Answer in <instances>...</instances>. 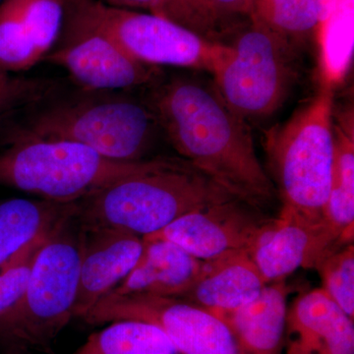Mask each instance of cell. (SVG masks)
Returning a JSON list of instances; mask_svg holds the SVG:
<instances>
[{"instance_id":"obj_1","label":"cell","mask_w":354,"mask_h":354,"mask_svg":"<svg viewBox=\"0 0 354 354\" xmlns=\"http://www.w3.org/2000/svg\"><path fill=\"white\" fill-rule=\"evenodd\" d=\"M143 90L179 157L246 204L262 209L274 202L276 188L256 153L248 121L225 102L213 80L162 72Z\"/></svg>"},{"instance_id":"obj_2","label":"cell","mask_w":354,"mask_h":354,"mask_svg":"<svg viewBox=\"0 0 354 354\" xmlns=\"http://www.w3.org/2000/svg\"><path fill=\"white\" fill-rule=\"evenodd\" d=\"M137 93L90 90L60 82L0 129V143L66 141L111 160H143L162 133L146 97Z\"/></svg>"},{"instance_id":"obj_3","label":"cell","mask_w":354,"mask_h":354,"mask_svg":"<svg viewBox=\"0 0 354 354\" xmlns=\"http://www.w3.org/2000/svg\"><path fill=\"white\" fill-rule=\"evenodd\" d=\"M236 199L181 157L147 158L130 176L77 201L85 230L118 228L148 236L191 212Z\"/></svg>"},{"instance_id":"obj_4","label":"cell","mask_w":354,"mask_h":354,"mask_svg":"<svg viewBox=\"0 0 354 354\" xmlns=\"http://www.w3.org/2000/svg\"><path fill=\"white\" fill-rule=\"evenodd\" d=\"M334 88L321 86L286 122L265 133L269 176L281 211L321 225L334 160Z\"/></svg>"},{"instance_id":"obj_5","label":"cell","mask_w":354,"mask_h":354,"mask_svg":"<svg viewBox=\"0 0 354 354\" xmlns=\"http://www.w3.org/2000/svg\"><path fill=\"white\" fill-rule=\"evenodd\" d=\"M82 245L75 214L51 232L22 297L0 315V346L6 354L50 351L74 318Z\"/></svg>"},{"instance_id":"obj_6","label":"cell","mask_w":354,"mask_h":354,"mask_svg":"<svg viewBox=\"0 0 354 354\" xmlns=\"http://www.w3.org/2000/svg\"><path fill=\"white\" fill-rule=\"evenodd\" d=\"M6 147L0 152V185L64 203L78 201L130 176L145 160H111L66 141L26 140Z\"/></svg>"},{"instance_id":"obj_7","label":"cell","mask_w":354,"mask_h":354,"mask_svg":"<svg viewBox=\"0 0 354 354\" xmlns=\"http://www.w3.org/2000/svg\"><path fill=\"white\" fill-rule=\"evenodd\" d=\"M230 46L234 53L214 72V83L244 120H266L283 106L297 80L298 50L254 20Z\"/></svg>"},{"instance_id":"obj_8","label":"cell","mask_w":354,"mask_h":354,"mask_svg":"<svg viewBox=\"0 0 354 354\" xmlns=\"http://www.w3.org/2000/svg\"><path fill=\"white\" fill-rule=\"evenodd\" d=\"M68 1L144 64L205 70L213 74L234 53L230 44L206 38L162 16L115 8L99 0Z\"/></svg>"},{"instance_id":"obj_9","label":"cell","mask_w":354,"mask_h":354,"mask_svg":"<svg viewBox=\"0 0 354 354\" xmlns=\"http://www.w3.org/2000/svg\"><path fill=\"white\" fill-rule=\"evenodd\" d=\"M41 62L62 67L72 84L90 90H139L162 73L160 67L142 64L128 55L68 0L59 35Z\"/></svg>"},{"instance_id":"obj_10","label":"cell","mask_w":354,"mask_h":354,"mask_svg":"<svg viewBox=\"0 0 354 354\" xmlns=\"http://www.w3.org/2000/svg\"><path fill=\"white\" fill-rule=\"evenodd\" d=\"M83 320L90 325L121 320L152 324L179 354H245L221 317L179 298L108 295Z\"/></svg>"},{"instance_id":"obj_11","label":"cell","mask_w":354,"mask_h":354,"mask_svg":"<svg viewBox=\"0 0 354 354\" xmlns=\"http://www.w3.org/2000/svg\"><path fill=\"white\" fill-rule=\"evenodd\" d=\"M271 218L259 208L232 199L186 214L143 239L171 241L207 262L239 251L248 252Z\"/></svg>"},{"instance_id":"obj_12","label":"cell","mask_w":354,"mask_h":354,"mask_svg":"<svg viewBox=\"0 0 354 354\" xmlns=\"http://www.w3.org/2000/svg\"><path fill=\"white\" fill-rule=\"evenodd\" d=\"M143 249V237L128 230H83L74 318L83 319L102 297L120 285L138 263Z\"/></svg>"},{"instance_id":"obj_13","label":"cell","mask_w":354,"mask_h":354,"mask_svg":"<svg viewBox=\"0 0 354 354\" xmlns=\"http://www.w3.org/2000/svg\"><path fill=\"white\" fill-rule=\"evenodd\" d=\"M286 354H354L353 319L323 288L302 292L286 316Z\"/></svg>"},{"instance_id":"obj_14","label":"cell","mask_w":354,"mask_h":354,"mask_svg":"<svg viewBox=\"0 0 354 354\" xmlns=\"http://www.w3.org/2000/svg\"><path fill=\"white\" fill-rule=\"evenodd\" d=\"M353 111L337 114L333 122L334 160L329 194L317 236L314 266L326 254L353 243L354 123Z\"/></svg>"},{"instance_id":"obj_15","label":"cell","mask_w":354,"mask_h":354,"mask_svg":"<svg viewBox=\"0 0 354 354\" xmlns=\"http://www.w3.org/2000/svg\"><path fill=\"white\" fill-rule=\"evenodd\" d=\"M203 266V261L171 241L144 239L138 263L109 295L181 298L196 283Z\"/></svg>"},{"instance_id":"obj_16","label":"cell","mask_w":354,"mask_h":354,"mask_svg":"<svg viewBox=\"0 0 354 354\" xmlns=\"http://www.w3.org/2000/svg\"><path fill=\"white\" fill-rule=\"evenodd\" d=\"M320 225L279 212L260 230L248 253L265 283L286 279L299 268L312 269Z\"/></svg>"},{"instance_id":"obj_17","label":"cell","mask_w":354,"mask_h":354,"mask_svg":"<svg viewBox=\"0 0 354 354\" xmlns=\"http://www.w3.org/2000/svg\"><path fill=\"white\" fill-rule=\"evenodd\" d=\"M267 285L247 251L204 262L191 290L179 299L213 313L239 308L257 297Z\"/></svg>"},{"instance_id":"obj_18","label":"cell","mask_w":354,"mask_h":354,"mask_svg":"<svg viewBox=\"0 0 354 354\" xmlns=\"http://www.w3.org/2000/svg\"><path fill=\"white\" fill-rule=\"evenodd\" d=\"M288 293L286 279H281L239 308L214 314L227 324L244 353L281 354Z\"/></svg>"},{"instance_id":"obj_19","label":"cell","mask_w":354,"mask_h":354,"mask_svg":"<svg viewBox=\"0 0 354 354\" xmlns=\"http://www.w3.org/2000/svg\"><path fill=\"white\" fill-rule=\"evenodd\" d=\"M75 202L11 199L0 203V266L37 235L73 216Z\"/></svg>"},{"instance_id":"obj_20","label":"cell","mask_w":354,"mask_h":354,"mask_svg":"<svg viewBox=\"0 0 354 354\" xmlns=\"http://www.w3.org/2000/svg\"><path fill=\"white\" fill-rule=\"evenodd\" d=\"M73 354H179L157 326L135 320L113 322L95 332Z\"/></svg>"},{"instance_id":"obj_21","label":"cell","mask_w":354,"mask_h":354,"mask_svg":"<svg viewBox=\"0 0 354 354\" xmlns=\"http://www.w3.org/2000/svg\"><path fill=\"white\" fill-rule=\"evenodd\" d=\"M319 67L322 86L334 88L351 67L353 55V0H341L319 26Z\"/></svg>"},{"instance_id":"obj_22","label":"cell","mask_w":354,"mask_h":354,"mask_svg":"<svg viewBox=\"0 0 354 354\" xmlns=\"http://www.w3.org/2000/svg\"><path fill=\"white\" fill-rule=\"evenodd\" d=\"M248 18L288 39L297 50L317 35L320 26L315 0H252Z\"/></svg>"},{"instance_id":"obj_23","label":"cell","mask_w":354,"mask_h":354,"mask_svg":"<svg viewBox=\"0 0 354 354\" xmlns=\"http://www.w3.org/2000/svg\"><path fill=\"white\" fill-rule=\"evenodd\" d=\"M41 62L21 15L19 0L0 3V70L27 71Z\"/></svg>"},{"instance_id":"obj_24","label":"cell","mask_w":354,"mask_h":354,"mask_svg":"<svg viewBox=\"0 0 354 354\" xmlns=\"http://www.w3.org/2000/svg\"><path fill=\"white\" fill-rule=\"evenodd\" d=\"M313 269L320 274L322 288L346 315L354 317V245L349 243L320 258Z\"/></svg>"},{"instance_id":"obj_25","label":"cell","mask_w":354,"mask_h":354,"mask_svg":"<svg viewBox=\"0 0 354 354\" xmlns=\"http://www.w3.org/2000/svg\"><path fill=\"white\" fill-rule=\"evenodd\" d=\"M53 230L37 235L0 266V315L22 297L37 258Z\"/></svg>"},{"instance_id":"obj_26","label":"cell","mask_w":354,"mask_h":354,"mask_svg":"<svg viewBox=\"0 0 354 354\" xmlns=\"http://www.w3.org/2000/svg\"><path fill=\"white\" fill-rule=\"evenodd\" d=\"M19 3L23 21L41 62L62 30L67 0H19Z\"/></svg>"},{"instance_id":"obj_27","label":"cell","mask_w":354,"mask_h":354,"mask_svg":"<svg viewBox=\"0 0 354 354\" xmlns=\"http://www.w3.org/2000/svg\"><path fill=\"white\" fill-rule=\"evenodd\" d=\"M50 78L13 76L0 70V129L59 85Z\"/></svg>"},{"instance_id":"obj_28","label":"cell","mask_w":354,"mask_h":354,"mask_svg":"<svg viewBox=\"0 0 354 354\" xmlns=\"http://www.w3.org/2000/svg\"><path fill=\"white\" fill-rule=\"evenodd\" d=\"M99 1L115 8L148 11V13L167 18L198 32L192 14L184 0H99Z\"/></svg>"},{"instance_id":"obj_29","label":"cell","mask_w":354,"mask_h":354,"mask_svg":"<svg viewBox=\"0 0 354 354\" xmlns=\"http://www.w3.org/2000/svg\"><path fill=\"white\" fill-rule=\"evenodd\" d=\"M196 24L197 32L202 36L216 41V27L221 19L209 0H184Z\"/></svg>"},{"instance_id":"obj_30","label":"cell","mask_w":354,"mask_h":354,"mask_svg":"<svg viewBox=\"0 0 354 354\" xmlns=\"http://www.w3.org/2000/svg\"><path fill=\"white\" fill-rule=\"evenodd\" d=\"M216 15L223 19L225 16L249 15L252 0H209Z\"/></svg>"},{"instance_id":"obj_31","label":"cell","mask_w":354,"mask_h":354,"mask_svg":"<svg viewBox=\"0 0 354 354\" xmlns=\"http://www.w3.org/2000/svg\"><path fill=\"white\" fill-rule=\"evenodd\" d=\"M318 6L319 14H320V24L330 17V14L334 12L341 0H315Z\"/></svg>"},{"instance_id":"obj_32","label":"cell","mask_w":354,"mask_h":354,"mask_svg":"<svg viewBox=\"0 0 354 354\" xmlns=\"http://www.w3.org/2000/svg\"><path fill=\"white\" fill-rule=\"evenodd\" d=\"M2 0H0V3H1Z\"/></svg>"}]
</instances>
